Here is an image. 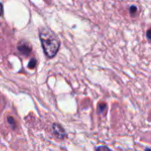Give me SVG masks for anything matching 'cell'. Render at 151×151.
<instances>
[{
  "instance_id": "cell-1",
  "label": "cell",
  "mask_w": 151,
  "mask_h": 151,
  "mask_svg": "<svg viewBox=\"0 0 151 151\" xmlns=\"http://www.w3.org/2000/svg\"><path fill=\"white\" fill-rule=\"evenodd\" d=\"M39 36L45 55L50 58L55 57L60 47L58 36L48 27H42L39 31Z\"/></svg>"
},
{
  "instance_id": "cell-2",
  "label": "cell",
  "mask_w": 151,
  "mask_h": 151,
  "mask_svg": "<svg viewBox=\"0 0 151 151\" xmlns=\"http://www.w3.org/2000/svg\"><path fill=\"white\" fill-rule=\"evenodd\" d=\"M17 49H18L19 52L23 56H28V55H30V53L32 51L31 45L28 42H27L26 41H21L20 42H19Z\"/></svg>"
},
{
  "instance_id": "cell-3",
  "label": "cell",
  "mask_w": 151,
  "mask_h": 151,
  "mask_svg": "<svg viewBox=\"0 0 151 151\" xmlns=\"http://www.w3.org/2000/svg\"><path fill=\"white\" fill-rule=\"evenodd\" d=\"M52 129H53V134L59 139H64L67 135L65 129L58 124H53Z\"/></svg>"
},
{
  "instance_id": "cell-4",
  "label": "cell",
  "mask_w": 151,
  "mask_h": 151,
  "mask_svg": "<svg viewBox=\"0 0 151 151\" xmlns=\"http://www.w3.org/2000/svg\"><path fill=\"white\" fill-rule=\"evenodd\" d=\"M35 65H36V59L35 58H32L30 60V62L28 63V67L30 69H34L35 67Z\"/></svg>"
},
{
  "instance_id": "cell-5",
  "label": "cell",
  "mask_w": 151,
  "mask_h": 151,
  "mask_svg": "<svg viewBox=\"0 0 151 151\" xmlns=\"http://www.w3.org/2000/svg\"><path fill=\"white\" fill-rule=\"evenodd\" d=\"M130 13L134 16L136 12H137V7L135 6V5H132L131 7H130Z\"/></svg>"
},
{
  "instance_id": "cell-6",
  "label": "cell",
  "mask_w": 151,
  "mask_h": 151,
  "mask_svg": "<svg viewBox=\"0 0 151 151\" xmlns=\"http://www.w3.org/2000/svg\"><path fill=\"white\" fill-rule=\"evenodd\" d=\"M7 121H8L9 124L12 127V128H15V121H14V119H13L12 118L8 117V118H7Z\"/></svg>"
},
{
  "instance_id": "cell-7",
  "label": "cell",
  "mask_w": 151,
  "mask_h": 151,
  "mask_svg": "<svg viewBox=\"0 0 151 151\" xmlns=\"http://www.w3.org/2000/svg\"><path fill=\"white\" fill-rule=\"evenodd\" d=\"M104 107H106V104H99V106H98V109H99V111H103L104 109H102V108H104Z\"/></svg>"
},
{
  "instance_id": "cell-8",
  "label": "cell",
  "mask_w": 151,
  "mask_h": 151,
  "mask_svg": "<svg viewBox=\"0 0 151 151\" xmlns=\"http://www.w3.org/2000/svg\"><path fill=\"white\" fill-rule=\"evenodd\" d=\"M147 37H148V39L151 41V28H150L148 31H147Z\"/></svg>"
},
{
  "instance_id": "cell-9",
  "label": "cell",
  "mask_w": 151,
  "mask_h": 151,
  "mask_svg": "<svg viewBox=\"0 0 151 151\" xmlns=\"http://www.w3.org/2000/svg\"><path fill=\"white\" fill-rule=\"evenodd\" d=\"M96 150H110V149L107 148V147H99V148H97Z\"/></svg>"
},
{
  "instance_id": "cell-10",
  "label": "cell",
  "mask_w": 151,
  "mask_h": 151,
  "mask_svg": "<svg viewBox=\"0 0 151 151\" xmlns=\"http://www.w3.org/2000/svg\"><path fill=\"white\" fill-rule=\"evenodd\" d=\"M3 14V5H2V4L0 3V16Z\"/></svg>"
}]
</instances>
